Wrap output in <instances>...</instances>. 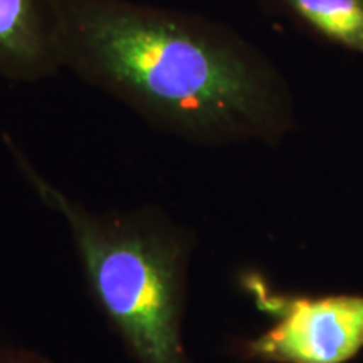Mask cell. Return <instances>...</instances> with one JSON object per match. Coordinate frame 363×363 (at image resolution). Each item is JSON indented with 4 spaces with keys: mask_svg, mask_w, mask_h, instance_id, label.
<instances>
[{
    "mask_svg": "<svg viewBox=\"0 0 363 363\" xmlns=\"http://www.w3.org/2000/svg\"><path fill=\"white\" fill-rule=\"evenodd\" d=\"M62 71L56 0H0V76L35 84Z\"/></svg>",
    "mask_w": 363,
    "mask_h": 363,
    "instance_id": "4",
    "label": "cell"
},
{
    "mask_svg": "<svg viewBox=\"0 0 363 363\" xmlns=\"http://www.w3.org/2000/svg\"><path fill=\"white\" fill-rule=\"evenodd\" d=\"M325 39L363 54V0H279Z\"/></svg>",
    "mask_w": 363,
    "mask_h": 363,
    "instance_id": "5",
    "label": "cell"
},
{
    "mask_svg": "<svg viewBox=\"0 0 363 363\" xmlns=\"http://www.w3.org/2000/svg\"><path fill=\"white\" fill-rule=\"evenodd\" d=\"M0 363H52V362L40 355V353L26 350V348L2 347L0 348Z\"/></svg>",
    "mask_w": 363,
    "mask_h": 363,
    "instance_id": "6",
    "label": "cell"
},
{
    "mask_svg": "<svg viewBox=\"0 0 363 363\" xmlns=\"http://www.w3.org/2000/svg\"><path fill=\"white\" fill-rule=\"evenodd\" d=\"M2 142L44 206L66 220L91 298L136 363H192L184 345L194 234L158 207L91 211L49 182L9 133Z\"/></svg>",
    "mask_w": 363,
    "mask_h": 363,
    "instance_id": "2",
    "label": "cell"
},
{
    "mask_svg": "<svg viewBox=\"0 0 363 363\" xmlns=\"http://www.w3.org/2000/svg\"><path fill=\"white\" fill-rule=\"evenodd\" d=\"M272 325L244 345L267 363H345L363 348V296H294L272 291L257 276L244 281Z\"/></svg>",
    "mask_w": 363,
    "mask_h": 363,
    "instance_id": "3",
    "label": "cell"
},
{
    "mask_svg": "<svg viewBox=\"0 0 363 363\" xmlns=\"http://www.w3.org/2000/svg\"><path fill=\"white\" fill-rule=\"evenodd\" d=\"M62 69L192 143L274 140L291 123L276 67L229 27L138 0H56Z\"/></svg>",
    "mask_w": 363,
    "mask_h": 363,
    "instance_id": "1",
    "label": "cell"
}]
</instances>
